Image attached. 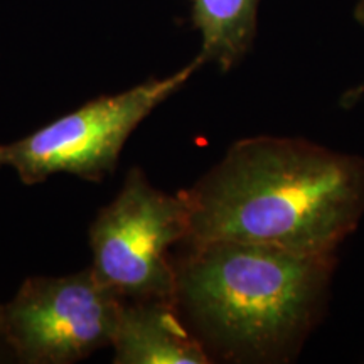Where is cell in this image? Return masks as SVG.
<instances>
[{
    "instance_id": "obj_1",
    "label": "cell",
    "mask_w": 364,
    "mask_h": 364,
    "mask_svg": "<svg viewBox=\"0 0 364 364\" xmlns=\"http://www.w3.org/2000/svg\"><path fill=\"white\" fill-rule=\"evenodd\" d=\"M182 193L184 243L231 240L329 255L361 223L364 161L302 139L250 136Z\"/></svg>"
},
{
    "instance_id": "obj_2",
    "label": "cell",
    "mask_w": 364,
    "mask_h": 364,
    "mask_svg": "<svg viewBox=\"0 0 364 364\" xmlns=\"http://www.w3.org/2000/svg\"><path fill=\"white\" fill-rule=\"evenodd\" d=\"M336 263L245 241L184 243L176 306L211 358L284 361L321 316Z\"/></svg>"
},
{
    "instance_id": "obj_3",
    "label": "cell",
    "mask_w": 364,
    "mask_h": 364,
    "mask_svg": "<svg viewBox=\"0 0 364 364\" xmlns=\"http://www.w3.org/2000/svg\"><path fill=\"white\" fill-rule=\"evenodd\" d=\"M201 66L203 61L196 58L166 78H150L122 93L90 100L24 139L0 144V169H12L27 186L41 184L56 174L103 181L115 171L136 127Z\"/></svg>"
},
{
    "instance_id": "obj_4",
    "label": "cell",
    "mask_w": 364,
    "mask_h": 364,
    "mask_svg": "<svg viewBox=\"0 0 364 364\" xmlns=\"http://www.w3.org/2000/svg\"><path fill=\"white\" fill-rule=\"evenodd\" d=\"M189 236L184 193L154 188L132 167L117 198L90 228L95 279L122 300H176V262L171 250Z\"/></svg>"
},
{
    "instance_id": "obj_5",
    "label": "cell",
    "mask_w": 364,
    "mask_h": 364,
    "mask_svg": "<svg viewBox=\"0 0 364 364\" xmlns=\"http://www.w3.org/2000/svg\"><path fill=\"white\" fill-rule=\"evenodd\" d=\"M122 299L90 268L31 277L0 306V343L27 364H70L112 346Z\"/></svg>"
},
{
    "instance_id": "obj_6",
    "label": "cell",
    "mask_w": 364,
    "mask_h": 364,
    "mask_svg": "<svg viewBox=\"0 0 364 364\" xmlns=\"http://www.w3.org/2000/svg\"><path fill=\"white\" fill-rule=\"evenodd\" d=\"M117 364H208L201 341L182 318L176 300H122L112 341Z\"/></svg>"
},
{
    "instance_id": "obj_7",
    "label": "cell",
    "mask_w": 364,
    "mask_h": 364,
    "mask_svg": "<svg viewBox=\"0 0 364 364\" xmlns=\"http://www.w3.org/2000/svg\"><path fill=\"white\" fill-rule=\"evenodd\" d=\"M260 0H193L191 22L201 36L203 65L231 71L253 48Z\"/></svg>"
},
{
    "instance_id": "obj_8",
    "label": "cell",
    "mask_w": 364,
    "mask_h": 364,
    "mask_svg": "<svg viewBox=\"0 0 364 364\" xmlns=\"http://www.w3.org/2000/svg\"><path fill=\"white\" fill-rule=\"evenodd\" d=\"M354 19L364 27V0H358L356 9H354ZM363 93H364V83L359 85L358 88L349 90L348 93H346V97L343 98V105H346V107H351V105L356 103L358 100L363 97Z\"/></svg>"
},
{
    "instance_id": "obj_9",
    "label": "cell",
    "mask_w": 364,
    "mask_h": 364,
    "mask_svg": "<svg viewBox=\"0 0 364 364\" xmlns=\"http://www.w3.org/2000/svg\"><path fill=\"white\" fill-rule=\"evenodd\" d=\"M0 344H2V343H0Z\"/></svg>"
}]
</instances>
